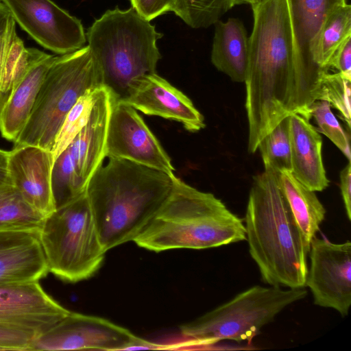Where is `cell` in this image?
Returning a JSON list of instances; mask_svg holds the SVG:
<instances>
[{
    "mask_svg": "<svg viewBox=\"0 0 351 351\" xmlns=\"http://www.w3.org/2000/svg\"><path fill=\"white\" fill-rule=\"evenodd\" d=\"M350 82L340 73H327L322 79L317 100L328 101L336 108L350 128Z\"/></svg>",
    "mask_w": 351,
    "mask_h": 351,
    "instance_id": "83f0119b",
    "label": "cell"
},
{
    "mask_svg": "<svg viewBox=\"0 0 351 351\" xmlns=\"http://www.w3.org/2000/svg\"><path fill=\"white\" fill-rule=\"evenodd\" d=\"M136 337L108 319L71 312L34 339L32 351L122 350Z\"/></svg>",
    "mask_w": 351,
    "mask_h": 351,
    "instance_id": "5bb4252c",
    "label": "cell"
},
{
    "mask_svg": "<svg viewBox=\"0 0 351 351\" xmlns=\"http://www.w3.org/2000/svg\"><path fill=\"white\" fill-rule=\"evenodd\" d=\"M249 37L243 22L229 18L215 24L211 62L237 82H244L248 62Z\"/></svg>",
    "mask_w": 351,
    "mask_h": 351,
    "instance_id": "44dd1931",
    "label": "cell"
},
{
    "mask_svg": "<svg viewBox=\"0 0 351 351\" xmlns=\"http://www.w3.org/2000/svg\"><path fill=\"white\" fill-rule=\"evenodd\" d=\"M103 86L87 91L67 113L51 150L54 162L87 123Z\"/></svg>",
    "mask_w": 351,
    "mask_h": 351,
    "instance_id": "4316f807",
    "label": "cell"
},
{
    "mask_svg": "<svg viewBox=\"0 0 351 351\" xmlns=\"http://www.w3.org/2000/svg\"><path fill=\"white\" fill-rule=\"evenodd\" d=\"M53 164L51 152L40 147L14 145L8 151V170L12 185L45 218L56 210L51 183Z\"/></svg>",
    "mask_w": 351,
    "mask_h": 351,
    "instance_id": "e0dca14e",
    "label": "cell"
},
{
    "mask_svg": "<svg viewBox=\"0 0 351 351\" xmlns=\"http://www.w3.org/2000/svg\"><path fill=\"white\" fill-rule=\"evenodd\" d=\"M48 272L38 232L0 230V285L39 281Z\"/></svg>",
    "mask_w": 351,
    "mask_h": 351,
    "instance_id": "ac0fdd59",
    "label": "cell"
},
{
    "mask_svg": "<svg viewBox=\"0 0 351 351\" xmlns=\"http://www.w3.org/2000/svg\"><path fill=\"white\" fill-rule=\"evenodd\" d=\"M0 1L23 31L58 55L78 50L87 41L81 21L51 0Z\"/></svg>",
    "mask_w": 351,
    "mask_h": 351,
    "instance_id": "7c38bea8",
    "label": "cell"
},
{
    "mask_svg": "<svg viewBox=\"0 0 351 351\" xmlns=\"http://www.w3.org/2000/svg\"><path fill=\"white\" fill-rule=\"evenodd\" d=\"M306 278L315 305L346 317L351 305V242L335 243L324 235L310 243Z\"/></svg>",
    "mask_w": 351,
    "mask_h": 351,
    "instance_id": "8fae6325",
    "label": "cell"
},
{
    "mask_svg": "<svg viewBox=\"0 0 351 351\" xmlns=\"http://www.w3.org/2000/svg\"><path fill=\"white\" fill-rule=\"evenodd\" d=\"M17 36L16 23L9 10L0 1V81L5 57ZM5 102L0 95V111Z\"/></svg>",
    "mask_w": 351,
    "mask_h": 351,
    "instance_id": "f546056e",
    "label": "cell"
},
{
    "mask_svg": "<svg viewBox=\"0 0 351 351\" xmlns=\"http://www.w3.org/2000/svg\"><path fill=\"white\" fill-rule=\"evenodd\" d=\"M120 101L147 115L178 121L191 132L205 128L204 117L192 101L156 73L134 80Z\"/></svg>",
    "mask_w": 351,
    "mask_h": 351,
    "instance_id": "2e32d148",
    "label": "cell"
},
{
    "mask_svg": "<svg viewBox=\"0 0 351 351\" xmlns=\"http://www.w3.org/2000/svg\"><path fill=\"white\" fill-rule=\"evenodd\" d=\"M263 0H238V5L250 4V5L258 3Z\"/></svg>",
    "mask_w": 351,
    "mask_h": 351,
    "instance_id": "d590c367",
    "label": "cell"
},
{
    "mask_svg": "<svg viewBox=\"0 0 351 351\" xmlns=\"http://www.w3.org/2000/svg\"><path fill=\"white\" fill-rule=\"evenodd\" d=\"M245 79L250 153L281 120L293 113L292 32L287 0H263L251 5Z\"/></svg>",
    "mask_w": 351,
    "mask_h": 351,
    "instance_id": "6da1fadb",
    "label": "cell"
},
{
    "mask_svg": "<svg viewBox=\"0 0 351 351\" xmlns=\"http://www.w3.org/2000/svg\"><path fill=\"white\" fill-rule=\"evenodd\" d=\"M8 152L0 149V187L12 184L8 170Z\"/></svg>",
    "mask_w": 351,
    "mask_h": 351,
    "instance_id": "e575fe53",
    "label": "cell"
},
{
    "mask_svg": "<svg viewBox=\"0 0 351 351\" xmlns=\"http://www.w3.org/2000/svg\"><path fill=\"white\" fill-rule=\"evenodd\" d=\"M293 40V113L310 119V106L317 99L324 73L317 60L322 29L328 16L347 0H287Z\"/></svg>",
    "mask_w": 351,
    "mask_h": 351,
    "instance_id": "30bf717a",
    "label": "cell"
},
{
    "mask_svg": "<svg viewBox=\"0 0 351 351\" xmlns=\"http://www.w3.org/2000/svg\"><path fill=\"white\" fill-rule=\"evenodd\" d=\"M105 157L121 158L175 176L171 160L136 110L114 100L108 117Z\"/></svg>",
    "mask_w": 351,
    "mask_h": 351,
    "instance_id": "4fadbf2b",
    "label": "cell"
},
{
    "mask_svg": "<svg viewBox=\"0 0 351 351\" xmlns=\"http://www.w3.org/2000/svg\"><path fill=\"white\" fill-rule=\"evenodd\" d=\"M35 338L29 332L0 326V350L32 351Z\"/></svg>",
    "mask_w": 351,
    "mask_h": 351,
    "instance_id": "4dcf8cb0",
    "label": "cell"
},
{
    "mask_svg": "<svg viewBox=\"0 0 351 351\" xmlns=\"http://www.w3.org/2000/svg\"><path fill=\"white\" fill-rule=\"evenodd\" d=\"M175 176L114 158L96 170L86 194L106 252L134 241L169 195Z\"/></svg>",
    "mask_w": 351,
    "mask_h": 351,
    "instance_id": "7a4b0ae2",
    "label": "cell"
},
{
    "mask_svg": "<svg viewBox=\"0 0 351 351\" xmlns=\"http://www.w3.org/2000/svg\"><path fill=\"white\" fill-rule=\"evenodd\" d=\"M330 104L316 100L310 106L311 117L318 125L317 130L327 136L350 161L349 137L331 111Z\"/></svg>",
    "mask_w": 351,
    "mask_h": 351,
    "instance_id": "f1b7e54d",
    "label": "cell"
},
{
    "mask_svg": "<svg viewBox=\"0 0 351 351\" xmlns=\"http://www.w3.org/2000/svg\"><path fill=\"white\" fill-rule=\"evenodd\" d=\"M309 120L297 112L289 115L291 173L310 190L322 191L329 184L322 156V138Z\"/></svg>",
    "mask_w": 351,
    "mask_h": 351,
    "instance_id": "d6986e66",
    "label": "cell"
},
{
    "mask_svg": "<svg viewBox=\"0 0 351 351\" xmlns=\"http://www.w3.org/2000/svg\"><path fill=\"white\" fill-rule=\"evenodd\" d=\"M39 239L49 272L63 281L86 280L104 262L106 251L86 192L45 218Z\"/></svg>",
    "mask_w": 351,
    "mask_h": 351,
    "instance_id": "ba28073f",
    "label": "cell"
},
{
    "mask_svg": "<svg viewBox=\"0 0 351 351\" xmlns=\"http://www.w3.org/2000/svg\"><path fill=\"white\" fill-rule=\"evenodd\" d=\"M265 171L278 175L291 171L289 115L281 120L258 145Z\"/></svg>",
    "mask_w": 351,
    "mask_h": 351,
    "instance_id": "cb8c5ba5",
    "label": "cell"
},
{
    "mask_svg": "<svg viewBox=\"0 0 351 351\" xmlns=\"http://www.w3.org/2000/svg\"><path fill=\"white\" fill-rule=\"evenodd\" d=\"M330 67L335 68L339 73L351 80V36L347 37L332 55Z\"/></svg>",
    "mask_w": 351,
    "mask_h": 351,
    "instance_id": "d6a6232c",
    "label": "cell"
},
{
    "mask_svg": "<svg viewBox=\"0 0 351 351\" xmlns=\"http://www.w3.org/2000/svg\"><path fill=\"white\" fill-rule=\"evenodd\" d=\"M351 36V5L346 3L335 9L327 18L319 36L317 60L324 73H328L329 62L335 49Z\"/></svg>",
    "mask_w": 351,
    "mask_h": 351,
    "instance_id": "d4e9b609",
    "label": "cell"
},
{
    "mask_svg": "<svg viewBox=\"0 0 351 351\" xmlns=\"http://www.w3.org/2000/svg\"><path fill=\"white\" fill-rule=\"evenodd\" d=\"M86 40L99 68L103 86L116 101L125 98L136 78L156 73L162 37L133 8L108 10L88 27Z\"/></svg>",
    "mask_w": 351,
    "mask_h": 351,
    "instance_id": "5b68a950",
    "label": "cell"
},
{
    "mask_svg": "<svg viewBox=\"0 0 351 351\" xmlns=\"http://www.w3.org/2000/svg\"><path fill=\"white\" fill-rule=\"evenodd\" d=\"M245 239L243 220L221 199L175 176L169 195L134 242L159 252L218 247Z\"/></svg>",
    "mask_w": 351,
    "mask_h": 351,
    "instance_id": "277c9868",
    "label": "cell"
},
{
    "mask_svg": "<svg viewBox=\"0 0 351 351\" xmlns=\"http://www.w3.org/2000/svg\"><path fill=\"white\" fill-rule=\"evenodd\" d=\"M101 86V72L88 45L56 56L14 145H35L51 151L67 113L79 98Z\"/></svg>",
    "mask_w": 351,
    "mask_h": 351,
    "instance_id": "8992f818",
    "label": "cell"
},
{
    "mask_svg": "<svg viewBox=\"0 0 351 351\" xmlns=\"http://www.w3.org/2000/svg\"><path fill=\"white\" fill-rule=\"evenodd\" d=\"M340 189L348 220H351V165H348L340 173Z\"/></svg>",
    "mask_w": 351,
    "mask_h": 351,
    "instance_id": "836d02e7",
    "label": "cell"
},
{
    "mask_svg": "<svg viewBox=\"0 0 351 351\" xmlns=\"http://www.w3.org/2000/svg\"><path fill=\"white\" fill-rule=\"evenodd\" d=\"M55 57L46 53L32 64L12 90L0 111V133L5 139L14 143L23 130Z\"/></svg>",
    "mask_w": 351,
    "mask_h": 351,
    "instance_id": "ffe728a7",
    "label": "cell"
},
{
    "mask_svg": "<svg viewBox=\"0 0 351 351\" xmlns=\"http://www.w3.org/2000/svg\"><path fill=\"white\" fill-rule=\"evenodd\" d=\"M308 294L304 288L255 285L196 319L180 326L190 350H208L223 340L250 343L261 328Z\"/></svg>",
    "mask_w": 351,
    "mask_h": 351,
    "instance_id": "52a82bcc",
    "label": "cell"
},
{
    "mask_svg": "<svg viewBox=\"0 0 351 351\" xmlns=\"http://www.w3.org/2000/svg\"><path fill=\"white\" fill-rule=\"evenodd\" d=\"M238 0H175L171 12L192 28L215 25Z\"/></svg>",
    "mask_w": 351,
    "mask_h": 351,
    "instance_id": "484cf974",
    "label": "cell"
},
{
    "mask_svg": "<svg viewBox=\"0 0 351 351\" xmlns=\"http://www.w3.org/2000/svg\"><path fill=\"white\" fill-rule=\"evenodd\" d=\"M45 219L25 201L12 184L0 187V230L39 233Z\"/></svg>",
    "mask_w": 351,
    "mask_h": 351,
    "instance_id": "603a6c76",
    "label": "cell"
},
{
    "mask_svg": "<svg viewBox=\"0 0 351 351\" xmlns=\"http://www.w3.org/2000/svg\"><path fill=\"white\" fill-rule=\"evenodd\" d=\"M70 311L43 289L39 281L0 285V326L36 338L53 328Z\"/></svg>",
    "mask_w": 351,
    "mask_h": 351,
    "instance_id": "9a60e30c",
    "label": "cell"
},
{
    "mask_svg": "<svg viewBox=\"0 0 351 351\" xmlns=\"http://www.w3.org/2000/svg\"><path fill=\"white\" fill-rule=\"evenodd\" d=\"M114 100L104 86L87 123L56 159L51 183L56 208L84 193L90 178L102 165L108 121Z\"/></svg>",
    "mask_w": 351,
    "mask_h": 351,
    "instance_id": "9c48e42d",
    "label": "cell"
},
{
    "mask_svg": "<svg viewBox=\"0 0 351 351\" xmlns=\"http://www.w3.org/2000/svg\"><path fill=\"white\" fill-rule=\"evenodd\" d=\"M279 186L293 215L308 243L316 236L325 218L326 209L315 191L298 181L291 171L277 175Z\"/></svg>",
    "mask_w": 351,
    "mask_h": 351,
    "instance_id": "7402d4cb",
    "label": "cell"
},
{
    "mask_svg": "<svg viewBox=\"0 0 351 351\" xmlns=\"http://www.w3.org/2000/svg\"><path fill=\"white\" fill-rule=\"evenodd\" d=\"M132 8L147 21L171 11L175 0H130Z\"/></svg>",
    "mask_w": 351,
    "mask_h": 351,
    "instance_id": "1f68e13d",
    "label": "cell"
},
{
    "mask_svg": "<svg viewBox=\"0 0 351 351\" xmlns=\"http://www.w3.org/2000/svg\"><path fill=\"white\" fill-rule=\"evenodd\" d=\"M249 252L263 280L271 286L306 287L310 243L279 186L277 174L254 178L245 216Z\"/></svg>",
    "mask_w": 351,
    "mask_h": 351,
    "instance_id": "3957f363",
    "label": "cell"
}]
</instances>
